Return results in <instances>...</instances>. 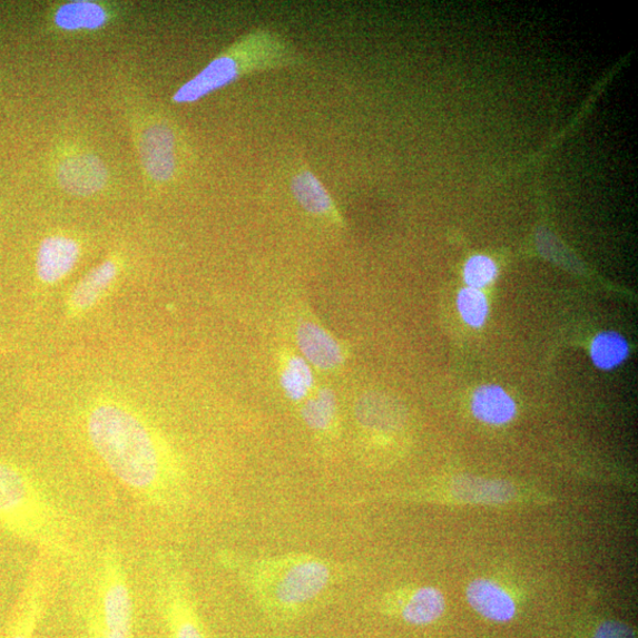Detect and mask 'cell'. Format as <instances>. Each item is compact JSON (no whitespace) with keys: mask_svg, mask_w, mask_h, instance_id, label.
I'll return each instance as SVG.
<instances>
[{"mask_svg":"<svg viewBox=\"0 0 638 638\" xmlns=\"http://www.w3.org/2000/svg\"><path fill=\"white\" fill-rule=\"evenodd\" d=\"M77 420L95 458L139 504L163 512L186 506V463L141 405L101 392L86 400Z\"/></svg>","mask_w":638,"mask_h":638,"instance_id":"6da1fadb","label":"cell"},{"mask_svg":"<svg viewBox=\"0 0 638 638\" xmlns=\"http://www.w3.org/2000/svg\"><path fill=\"white\" fill-rule=\"evenodd\" d=\"M217 560L276 624L294 622L311 614L346 576L335 560L308 552L256 557L224 549Z\"/></svg>","mask_w":638,"mask_h":638,"instance_id":"7a4b0ae2","label":"cell"},{"mask_svg":"<svg viewBox=\"0 0 638 638\" xmlns=\"http://www.w3.org/2000/svg\"><path fill=\"white\" fill-rule=\"evenodd\" d=\"M0 529L51 558L71 554V529L41 480L0 457Z\"/></svg>","mask_w":638,"mask_h":638,"instance_id":"3957f363","label":"cell"},{"mask_svg":"<svg viewBox=\"0 0 638 638\" xmlns=\"http://www.w3.org/2000/svg\"><path fill=\"white\" fill-rule=\"evenodd\" d=\"M303 56L277 32L257 29L239 38L186 82L173 96V102L189 105L225 88L242 77L269 70L296 67Z\"/></svg>","mask_w":638,"mask_h":638,"instance_id":"277c9868","label":"cell"},{"mask_svg":"<svg viewBox=\"0 0 638 638\" xmlns=\"http://www.w3.org/2000/svg\"><path fill=\"white\" fill-rule=\"evenodd\" d=\"M86 603L85 638H134V597L118 549L107 547L101 552Z\"/></svg>","mask_w":638,"mask_h":638,"instance_id":"5b68a950","label":"cell"},{"mask_svg":"<svg viewBox=\"0 0 638 638\" xmlns=\"http://www.w3.org/2000/svg\"><path fill=\"white\" fill-rule=\"evenodd\" d=\"M154 597L168 638H210L181 557L159 551L151 558Z\"/></svg>","mask_w":638,"mask_h":638,"instance_id":"8992f818","label":"cell"},{"mask_svg":"<svg viewBox=\"0 0 638 638\" xmlns=\"http://www.w3.org/2000/svg\"><path fill=\"white\" fill-rule=\"evenodd\" d=\"M51 563L52 558L46 553L35 560L2 638H35L49 603Z\"/></svg>","mask_w":638,"mask_h":638,"instance_id":"52a82bcc","label":"cell"},{"mask_svg":"<svg viewBox=\"0 0 638 638\" xmlns=\"http://www.w3.org/2000/svg\"><path fill=\"white\" fill-rule=\"evenodd\" d=\"M178 147V135L168 122H151L144 129L139 151L150 180L168 184L176 179L180 163Z\"/></svg>","mask_w":638,"mask_h":638,"instance_id":"ba28073f","label":"cell"},{"mask_svg":"<svg viewBox=\"0 0 638 638\" xmlns=\"http://www.w3.org/2000/svg\"><path fill=\"white\" fill-rule=\"evenodd\" d=\"M124 263L119 256H111L94 267L77 283L66 301V312L69 318H79L98 306L118 283Z\"/></svg>","mask_w":638,"mask_h":638,"instance_id":"9c48e42d","label":"cell"},{"mask_svg":"<svg viewBox=\"0 0 638 638\" xmlns=\"http://www.w3.org/2000/svg\"><path fill=\"white\" fill-rule=\"evenodd\" d=\"M383 607L385 612L399 616L405 624L429 626L446 610V599L439 589L424 586L386 595Z\"/></svg>","mask_w":638,"mask_h":638,"instance_id":"30bf717a","label":"cell"},{"mask_svg":"<svg viewBox=\"0 0 638 638\" xmlns=\"http://www.w3.org/2000/svg\"><path fill=\"white\" fill-rule=\"evenodd\" d=\"M56 178L62 189L70 195L86 197L95 195L106 186L108 169L92 154L72 150L58 161Z\"/></svg>","mask_w":638,"mask_h":638,"instance_id":"8fae6325","label":"cell"},{"mask_svg":"<svg viewBox=\"0 0 638 638\" xmlns=\"http://www.w3.org/2000/svg\"><path fill=\"white\" fill-rule=\"evenodd\" d=\"M355 420L360 436L371 443L402 432L408 416L394 401L380 395H366L356 403Z\"/></svg>","mask_w":638,"mask_h":638,"instance_id":"7c38bea8","label":"cell"},{"mask_svg":"<svg viewBox=\"0 0 638 638\" xmlns=\"http://www.w3.org/2000/svg\"><path fill=\"white\" fill-rule=\"evenodd\" d=\"M82 254L81 245L67 235H52L38 247L36 276L43 286H52L67 278Z\"/></svg>","mask_w":638,"mask_h":638,"instance_id":"4fadbf2b","label":"cell"},{"mask_svg":"<svg viewBox=\"0 0 638 638\" xmlns=\"http://www.w3.org/2000/svg\"><path fill=\"white\" fill-rule=\"evenodd\" d=\"M296 202L312 216L343 225V218L331 193L326 190L315 174L305 167L298 168L289 183Z\"/></svg>","mask_w":638,"mask_h":638,"instance_id":"5bb4252c","label":"cell"},{"mask_svg":"<svg viewBox=\"0 0 638 638\" xmlns=\"http://www.w3.org/2000/svg\"><path fill=\"white\" fill-rule=\"evenodd\" d=\"M297 343L304 357L323 371L338 369L345 359L341 344L323 327L312 322L298 326Z\"/></svg>","mask_w":638,"mask_h":638,"instance_id":"9a60e30c","label":"cell"},{"mask_svg":"<svg viewBox=\"0 0 638 638\" xmlns=\"http://www.w3.org/2000/svg\"><path fill=\"white\" fill-rule=\"evenodd\" d=\"M467 596L470 606L490 621L509 622L516 615L511 595L490 579H475L469 586Z\"/></svg>","mask_w":638,"mask_h":638,"instance_id":"2e32d148","label":"cell"},{"mask_svg":"<svg viewBox=\"0 0 638 638\" xmlns=\"http://www.w3.org/2000/svg\"><path fill=\"white\" fill-rule=\"evenodd\" d=\"M451 493L474 504H501L514 498L516 489L507 481L462 477L454 480Z\"/></svg>","mask_w":638,"mask_h":638,"instance_id":"e0dca14e","label":"cell"},{"mask_svg":"<svg viewBox=\"0 0 638 638\" xmlns=\"http://www.w3.org/2000/svg\"><path fill=\"white\" fill-rule=\"evenodd\" d=\"M513 399L498 385H482L473 395V415L485 423L500 425L516 415Z\"/></svg>","mask_w":638,"mask_h":638,"instance_id":"ac0fdd59","label":"cell"},{"mask_svg":"<svg viewBox=\"0 0 638 638\" xmlns=\"http://www.w3.org/2000/svg\"><path fill=\"white\" fill-rule=\"evenodd\" d=\"M307 428L322 439H334L338 430V412L334 395L321 391L307 397L301 411Z\"/></svg>","mask_w":638,"mask_h":638,"instance_id":"d6986e66","label":"cell"},{"mask_svg":"<svg viewBox=\"0 0 638 638\" xmlns=\"http://www.w3.org/2000/svg\"><path fill=\"white\" fill-rule=\"evenodd\" d=\"M109 19L108 11L94 2H70L58 8L53 14V23L66 31L98 30Z\"/></svg>","mask_w":638,"mask_h":638,"instance_id":"ffe728a7","label":"cell"},{"mask_svg":"<svg viewBox=\"0 0 638 638\" xmlns=\"http://www.w3.org/2000/svg\"><path fill=\"white\" fill-rule=\"evenodd\" d=\"M629 354L627 341L616 333L599 334L591 345V357L598 369L609 371L620 365Z\"/></svg>","mask_w":638,"mask_h":638,"instance_id":"44dd1931","label":"cell"},{"mask_svg":"<svg viewBox=\"0 0 638 638\" xmlns=\"http://www.w3.org/2000/svg\"><path fill=\"white\" fill-rule=\"evenodd\" d=\"M282 384L289 399L305 400L313 389V375L306 362L296 356L288 357L283 365Z\"/></svg>","mask_w":638,"mask_h":638,"instance_id":"7402d4cb","label":"cell"},{"mask_svg":"<svg viewBox=\"0 0 638 638\" xmlns=\"http://www.w3.org/2000/svg\"><path fill=\"white\" fill-rule=\"evenodd\" d=\"M458 308L462 320L473 327L485 323L489 314L485 295L472 287L461 289L458 296Z\"/></svg>","mask_w":638,"mask_h":638,"instance_id":"603a6c76","label":"cell"},{"mask_svg":"<svg viewBox=\"0 0 638 638\" xmlns=\"http://www.w3.org/2000/svg\"><path fill=\"white\" fill-rule=\"evenodd\" d=\"M495 263L487 256H474L463 268V278L469 287L482 288L491 284L497 276Z\"/></svg>","mask_w":638,"mask_h":638,"instance_id":"cb8c5ba5","label":"cell"},{"mask_svg":"<svg viewBox=\"0 0 638 638\" xmlns=\"http://www.w3.org/2000/svg\"><path fill=\"white\" fill-rule=\"evenodd\" d=\"M592 638H636V634L626 624L607 621L597 628Z\"/></svg>","mask_w":638,"mask_h":638,"instance_id":"d4e9b609","label":"cell"},{"mask_svg":"<svg viewBox=\"0 0 638 638\" xmlns=\"http://www.w3.org/2000/svg\"><path fill=\"white\" fill-rule=\"evenodd\" d=\"M3 354H6V352H4V351H0V355H3Z\"/></svg>","mask_w":638,"mask_h":638,"instance_id":"484cf974","label":"cell"}]
</instances>
